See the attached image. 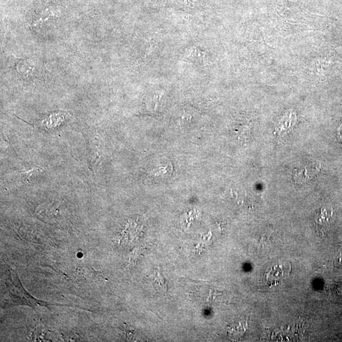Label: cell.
Instances as JSON below:
<instances>
[{
	"label": "cell",
	"instance_id": "1",
	"mask_svg": "<svg viewBox=\"0 0 342 342\" xmlns=\"http://www.w3.org/2000/svg\"><path fill=\"white\" fill-rule=\"evenodd\" d=\"M5 285L7 294L1 302V308L6 309L16 306H27L30 308L46 307L50 308L53 306H62L57 304L39 301L31 296L23 287L15 270L7 265L5 269Z\"/></svg>",
	"mask_w": 342,
	"mask_h": 342
},
{
	"label": "cell",
	"instance_id": "2",
	"mask_svg": "<svg viewBox=\"0 0 342 342\" xmlns=\"http://www.w3.org/2000/svg\"><path fill=\"white\" fill-rule=\"evenodd\" d=\"M333 216V209L329 207L322 208L320 213L315 217L316 227L320 234L325 235L330 227V220Z\"/></svg>",
	"mask_w": 342,
	"mask_h": 342
},
{
	"label": "cell",
	"instance_id": "3",
	"mask_svg": "<svg viewBox=\"0 0 342 342\" xmlns=\"http://www.w3.org/2000/svg\"><path fill=\"white\" fill-rule=\"evenodd\" d=\"M296 120V114L292 110L288 112L277 124L275 128V133L276 132L277 134L281 136L284 132H288V130L295 124Z\"/></svg>",
	"mask_w": 342,
	"mask_h": 342
},
{
	"label": "cell",
	"instance_id": "4",
	"mask_svg": "<svg viewBox=\"0 0 342 342\" xmlns=\"http://www.w3.org/2000/svg\"><path fill=\"white\" fill-rule=\"evenodd\" d=\"M334 262L335 265L337 267H342V252H339L336 255V258H335Z\"/></svg>",
	"mask_w": 342,
	"mask_h": 342
}]
</instances>
